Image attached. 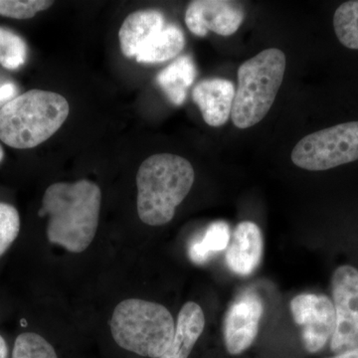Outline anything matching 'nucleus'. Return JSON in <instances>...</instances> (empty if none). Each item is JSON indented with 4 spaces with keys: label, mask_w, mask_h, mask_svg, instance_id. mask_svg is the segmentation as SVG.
Segmentation results:
<instances>
[{
    "label": "nucleus",
    "mask_w": 358,
    "mask_h": 358,
    "mask_svg": "<svg viewBox=\"0 0 358 358\" xmlns=\"http://www.w3.org/2000/svg\"><path fill=\"white\" fill-rule=\"evenodd\" d=\"M20 232V216L13 205L0 202V257L15 241Z\"/></svg>",
    "instance_id": "412c9836"
},
{
    "label": "nucleus",
    "mask_w": 358,
    "mask_h": 358,
    "mask_svg": "<svg viewBox=\"0 0 358 358\" xmlns=\"http://www.w3.org/2000/svg\"><path fill=\"white\" fill-rule=\"evenodd\" d=\"M110 327L120 348L150 358L162 357L176 334L171 312L164 306L141 299L121 301L113 313Z\"/></svg>",
    "instance_id": "20e7f679"
},
{
    "label": "nucleus",
    "mask_w": 358,
    "mask_h": 358,
    "mask_svg": "<svg viewBox=\"0 0 358 358\" xmlns=\"http://www.w3.org/2000/svg\"><path fill=\"white\" fill-rule=\"evenodd\" d=\"M286 65L284 52L271 48L240 66L231 110V120L237 128H251L267 115L284 80Z\"/></svg>",
    "instance_id": "39448f33"
},
{
    "label": "nucleus",
    "mask_w": 358,
    "mask_h": 358,
    "mask_svg": "<svg viewBox=\"0 0 358 358\" xmlns=\"http://www.w3.org/2000/svg\"><path fill=\"white\" fill-rule=\"evenodd\" d=\"M329 358H358V348L348 350V352L338 353V355H334V357Z\"/></svg>",
    "instance_id": "b1692460"
},
{
    "label": "nucleus",
    "mask_w": 358,
    "mask_h": 358,
    "mask_svg": "<svg viewBox=\"0 0 358 358\" xmlns=\"http://www.w3.org/2000/svg\"><path fill=\"white\" fill-rule=\"evenodd\" d=\"M101 204V188L87 179L49 186L39 210L40 216L49 217V242L71 253L84 252L96 236Z\"/></svg>",
    "instance_id": "f257e3e1"
},
{
    "label": "nucleus",
    "mask_w": 358,
    "mask_h": 358,
    "mask_svg": "<svg viewBox=\"0 0 358 358\" xmlns=\"http://www.w3.org/2000/svg\"><path fill=\"white\" fill-rule=\"evenodd\" d=\"M292 315L301 329V343L310 353H317L331 343L336 327L333 301L322 294H301L289 303Z\"/></svg>",
    "instance_id": "6e6552de"
},
{
    "label": "nucleus",
    "mask_w": 358,
    "mask_h": 358,
    "mask_svg": "<svg viewBox=\"0 0 358 358\" xmlns=\"http://www.w3.org/2000/svg\"><path fill=\"white\" fill-rule=\"evenodd\" d=\"M231 239L229 225L224 221L211 223L203 236L194 238L188 248L190 260L196 265L205 264L212 255L228 248Z\"/></svg>",
    "instance_id": "f3484780"
},
{
    "label": "nucleus",
    "mask_w": 358,
    "mask_h": 358,
    "mask_svg": "<svg viewBox=\"0 0 358 358\" xmlns=\"http://www.w3.org/2000/svg\"><path fill=\"white\" fill-rule=\"evenodd\" d=\"M263 252L260 227L252 221H243L238 224L231 237L226 251V264L234 274L247 277L260 266Z\"/></svg>",
    "instance_id": "9b49d317"
},
{
    "label": "nucleus",
    "mask_w": 358,
    "mask_h": 358,
    "mask_svg": "<svg viewBox=\"0 0 358 358\" xmlns=\"http://www.w3.org/2000/svg\"><path fill=\"white\" fill-rule=\"evenodd\" d=\"M69 113V103L60 94L26 92L0 109V140L20 150L37 147L63 126Z\"/></svg>",
    "instance_id": "7ed1b4c3"
},
{
    "label": "nucleus",
    "mask_w": 358,
    "mask_h": 358,
    "mask_svg": "<svg viewBox=\"0 0 358 358\" xmlns=\"http://www.w3.org/2000/svg\"><path fill=\"white\" fill-rule=\"evenodd\" d=\"M27 58V45L20 35L0 27V65L7 70H17Z\"/></svg>",
    "instance_id": "6ab92c4d"
},
{
    "label": "nucleus",
    "mask_w": 358,
    "mask_h": 358,
    "mask_svg": "<svg viewBox=\"0 0 358 358\" xmlns=\"http://www.w3.org/2000/svg\"><path fill=\"white\" fill-rule=\"evenodd\" d=\"M336 327L331 341L334 355L358 348V270L341 266L331 279Z\"/></svg>",
    "instance_id": "0eeeda50"
},
{
    "label": "nucleus",
    "mask_w": 358,
    "mask_h": 358,
    "mask_svg": "<svg viewBox=\"0 0 358 358\" xmlns=\"http://www.w3.org/2000/svg\"><path fill=\"white\" fill-rule=\"evenodd\" d=\"M11 358H59L53 345L36 333L20 334L14 343Z\"/></svg>",
    "instance_id": "aec40b11"
},
{
    "label": "nucleus",
    "mask_w": 358,
    "mask_h": 358,
    "mask_svg": "<svg viewBox=\"0 0 358 358\" xmlns=\"http://www.w3.org/2000/svg\"><path fill=\"white\" fill-rule=\"evenodd\" d=\"M53 3L47 0H0V15L14 20H29Z\"/></svg>",
    "instance_id": "4be33fe9"
},
{
    "label": "nucleus",
    "mask_w": 358,
    "mask_h": 358,
    "mask_svg": "<svg viewBox=\"0 0 358 358\" xmlns=\"http://www.w3.org/2000/svg\"><path fill=\"white\" fill-rule=\"evenodd\" d=\"M17 88L13 83H4L0 86V103L6 101H11L15 98Z\"/></svg>",
    "instance_id": "5701e85b"
},
{
    "label": "nucleus",
    "mask_w": 358,
    "mask_h": 358,
    "mask_svg": "<svg viewBox=\"0 0 358 358\" xmlns=\"http://www.w3.org/2000/svg\"><path fill=\"white\" fill-rule=\"evenodd\" d=\"M8 357V346L6 345V339L0 336V358Z\"/></svg>",
    "instance_id": "393cba45"
},
{
    "label": "nucleus",
    "mask_w": 358,
    "mask_h": 358,
    "mask_svg": "<svg viewBox=\"0 0 358 358\" xmlns=\"http://www.w3.org/2000/svg\"><path fill=\"white\" fill-rule=\"evenodd\" d=\"M245 13L239 2L228 0H195L185 13V24L189 31L205 37L212 31L231 36L243 23Z\"/></svg>",
    "instance_id": "9d476101"
},
{
    "label": "nucleus",
    "mask_w": 358,
    "mask_h": 358,
    "mask_svg": "<svg viewBox=\"0 0 358 358\" xmlns=\"http://www.w3.org/2000/svg\"><path fill=\"white\" fill-rule=\"evenodd\" d=\"M205 327V317L201 307L188 301L178 313L173 343L159 358H188Z\"/></svg>",
    "instance_id": "4468645a"
},
{
    "label": "nucleus",
    "mask_w": 358,
    "mask_h": 358,
    "mask_svg": "<svg viewBox=\"0 0 358 358\" xmlns=\"http://www.w3.org/2000/svg\"><path fill=\"white\" fill-rule=\"evenodd\" d=\"M197 70L194 61L189 55H182L174 60L166 69L157 75V83L173 105L181 106L185 102L188 89L192 87Z\"/></svg>",
    "instance_id": "2eb2a0df"
},
{
    "label": "nucleus",
    "mask_w": 358,
    "mask_h": 358,
    "mask_svg": "<svg viewBox=\"0 0 358 358\" xmlns=\"http://www.w3.org/2000/svg\"><path fill=\"white\" fill-rule=\"evenodd\" d=\"M166 26L164 14L157 10H140L129 14L119 32L120 46L126 57L138 55L143 45Z\"/></svg>",
    "instance_id": "ddd939ff"
},
{
    "label": "nucleus",
    "mask_w": 358,
    "mask_h": 358,
    "mask_svg": "<svg viewBox=\"0 0 358 358\" xmlns=\"http://www.w3.org/2000/svg\"><path fill=\"white\" fill-rule=\"evenodd\" d=\"M4 152L3 150H2L1 145H0V162H1L2 159H3Z\"/></svg>",
    "instance_id": "a878e982"
},
{
    "label": "nucleus",
    "mask_w": 358,
    "mask_h": 358,
    "mask_svg": "<svg viewBox=\"0 0 358 358\" xmlns=\"http://www.w3.org/2000/svg\"><path fill=\"white\" fill-rule=\"evenodd\" d=\"M235 86L229 80L212 78L202 80L192 90V99L199 106L204 122L218 128L228 122L234 102Z\"/></svg>",
    "instance_id": "f8f14e48"
},
{
    "label": "nucleus",
    "mask_w": 358,
    "mask_h": 358,
    "mask_svg": "<svg viewBox=\"0 0 358 358\" xmlns=\"http://www.w3.org/2000/svg\"><path fill=\"white\" fill-rule=\"evenodd\" d=\"M262 299L254 291H245L233 301L225 313L223 338L231 355H240L255 343L262 320Z\"/></svg>",
    "instance_id": "1a4fd4ad"
},
{
    "label": "nucleus",
    "mask_w": 358,
    "mask_h": 358,
    "mask_svg": "<svg viewBox=\"0 0 358 358\" xmlns=\"http://www.w3.org/2000/svg\"><path fill=\"white\" fill-rule=\"evenodd\" d=\"M185 46V33L176 25L167 24L143 45L136 56V62L157 64L171 60Z\"/></svg>",
    "instance_id": "dca6fc26"
},
{
    "label": "nucleus",
    "mask_w": 358,
    "mask_h": 358,
    "mask_svg": "<svg viewBox=\"0 0 358 358\" xmlns=\"http://www.w3.org/2000/svg\"><path fill=\"white\" fill-rule=\"evenodd\" d=\"M334 28L336 37L343 46L358 50V1L345 2L334 15Z\"/></svg>",
    "instance_id": "a211bd4d"
},
{
    "label": "nucleus",
    "mask_w": 358,
    "mask_h": 358,
    "mask_svg": "<svg viewBox=\"0 0 358 358\" xmlns=\"http://www.w3.org/2000/svg\"><path fill=\"white\" fill-rule=\"evenodd\" d=\"M294 166L322 171L358 160V122L336 124L308 134L291 155Z\"/></svg>",
    "instance_id": "423d86ee"
},
{
    "label": "nucleus",
    "mask_w": 358,
    "mask_h": 358,
    "mask_svg": "<svg viewBox=\"0 0 358 358\" xmlns=\"http://www.w3.org/2000/svg\"><path fill=\"white\" fill-rule=\"evenodd\" d=\"M194 178L192 164L185 157L171 154L148 157L136 174L141 222L150 226L171 222L178 205L192 190Z\"/></svg>",
    "instance_id": "f03ea898"
}]
</instances>
